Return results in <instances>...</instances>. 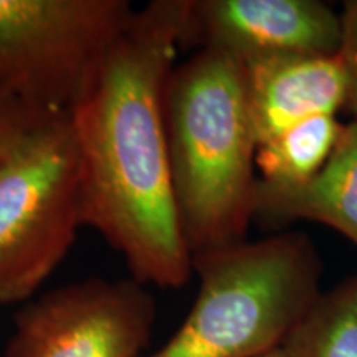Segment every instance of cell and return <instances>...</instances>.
Returning <instances> with one entry per match:
<instances>
[{"label":"cell","mask_w":357,"mask_h":357,"mask_svg":"<svg viewBox=\"0 0 357 357\" xmlns=\"http://www.w3.org/2000/svg\"><path fill=\"white\" fill-rule=\"evenodd\" d=\"M189 0L136 8L70 111L83 225L126 261L141 284L181 288L192 257L169 171L164 89L182 48Z\"/></svg>","instance_id":"obj_1"},{"label":"cell","mask_w":357,"mask_h":357,"mask_svg":"<svg viewBox=\"0 0 357 357\" xmlns=\"http://www.w3.org/2000/svg\"><path fill=\"white\" fill-rule=\"evenodd\" d=\"M164 119L174 200L190 257L247 242L258 144L243 65L202 48L174 66Z\"/></svg>","instance_id":"obj_2"},{"label":"cell","mask_w":357,"mask_h":357,"mask_svg":"<svg viewBox=\"0 0 357 357\" xmlns=\"http://www.w3.org/2000/svg\"><path fill=\"white\" fill-rule=\"evenodd\" d=\"M200 288L176 334L146 357H260L280 349L321 294L310 236L288 231L192 258Z\"/></svg>","instance_id":"obj_3"},{"label":"cell","mask_w":357,"mask_h":357,"mask_svg":"<svg viewBox=\"0 0 357 357\" xmlns=\"http://www.w3.org/2000/svg\"><path fill=\"white\" fill-rule=\"evenodd\" d=\"M83 227L68 114L48 116L0 160V305L30 301Z\"/></svg>","instance_id":"obj_4"},{"label":"cell","mask_w":357,"mask_h":357,"mask_svg":"<svg viewBox=\"0 0 357 357\" xmlns=\"http://www.w3.org/2000/svg\"><path fill=\"white\" fill-rule=\"evenodd\" d=\"M134 10L126 0H0V98L70 114Z\"/></svg>","instance_id":"obj_5"},{"label":"cell","mask_w":357,"mask_h":357,"mask_svg":"<svg viewBox=\"0 0 357 357\" xmlns=\"http://www.w3.org/2000/svg\"><path fill=\"white\" fill-rule=\"evenodd\" d=\"M154 321L144 284L89 278L26 303L13 318L6 357H139Z\"/></svg>","instance_id":"obj_6"},{"label":"cell","mask_w":357,"mask_h":357,"mask_svg":"<svg viewBox=\"0 0 357 357\" xmlns=\"http://www.w3.org/2000/svg\"><path fill=\"white\" fill-rule=\"evenodd\" d=\"M182 47L240 63L275 55L336 56L341 15L318 0H189Z\"/></svg>","instance_id":"obj_7"},{"label":"cell","mask_w":357,"mask_h":357,"mask_svg":"<svg viewBox=\"0 0 357 357\" xmlns=\"http://www.w3.org/2000/svg\"><path fill=\"white\" fill-rule=\"evenodd\" d=\"M242 65L258 146L294 124L346 108L347 79L337 55H275Z\"/></svg>","instance_id":"obj_8"},{"label":"cell","mask_w":357,"mask_h":357,"mask_svg":"<svg viewBox=\"0 0 357 357\" xmlns=\"http://www.w3.org/2000/svg\"><path fill=\"white\" fill-rule=\"evenodd\" d=\"M253 218L323 223L357 247V119L344 124L331 158L307 181L281 185L257 178Z\"/></svg>","instance_id":"obj_9"},{"label":"cell","mask_w":357,"mask_h":357,"mask_svg":"<svg viewBox=\"0 0 357 357\" xmlns=\"http://www.w3.org/2000/svg\"><path fill=\"white\" fill-rule=\"evenodd\" d=\"M281 349L287 357H357V275L321 291Z\"/></svg>","instance_id":"obj_10"},{"label":"cell","mask_w":357,"mask_h":357,"mask_svg":"<svg viewBox=\"0 0 357 357\" xmlns=\"http://www.w3.org/2000/svg\"><path fill=\"white\" fill-rule=\"evenodd\" d=\"M344 124L336 116L306 119L257 147L255 164L261 181L294 185L307 181L331 158Z\"/></svg>","instance_id":"obj_11"},{"label":"cell","mask_w":357,"mask_h":357,"mask_svg":"<svg viewBox=\"0 0 357 357\" xmlns=\"http://www.w3.org/2000/svg\"><path fill=\"white\" fill-rule=\"evenodd\" d=\"M347 79L346 108L357 119V0H347L341 13V48L337 53Z\"/></svg>","instance_id":"obj_12"},{"label":"cell","mask_w":357,"mask_h":357,"mask_svg":"<svg viewBox=\"0 0 357 357\" xmlns=\"http://www.w3.org/2000/svg\"><path fill=\"white\" fill-rule=\"evenodd\" d=\"M43 118L48 116L37 114L17 102L0 98V160L6 159L26 132Z\"/></svg>","instance_id":"obj_13"},{"label":"cell","mask_w":357,"mask_h":357,"mask_svg":"<svg viewBox=\"0 0 357 357\" xmlns=\"http://www.w3.org/2000/svg\"><path fill=\"white\" fill-rule=\"evenodd\" d=\"M260 357H287L284 356V352H283V349H275V351H271V352H266V354H263V356H260Z\"/></svg>","instance_id":"obj_14"}]
</instances>
